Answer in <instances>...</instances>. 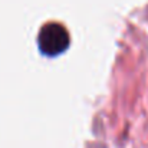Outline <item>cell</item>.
I'll use <instances>...</instances> for the list:
<instances>
[{
  "label": "cell",
  "mask_w": 148,
  "mask_h": 148,
  "mask_svg": "<svg viewBox=\"0 0 148 148\" xmlns=\"http://www.w3.org/2000/svg\"><path fill=\"white\" fill-rule=\"evenodd\" d=\"M38 46L40 53L48 58L59 56L65 53L71 46L69 32L60 23H46L42 26L38 35Z\"/></svg>",
  "instance_id": "6da1fadb"
}]
</instances>
